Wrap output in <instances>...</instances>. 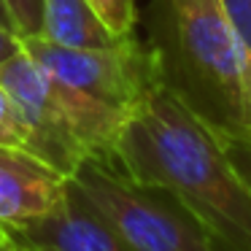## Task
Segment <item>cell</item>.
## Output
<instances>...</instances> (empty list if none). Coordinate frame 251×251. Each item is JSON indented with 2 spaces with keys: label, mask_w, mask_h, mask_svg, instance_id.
<instances>
[{
  "label": "cell",
  "mask_w": 251,
  "mask_h": 251,
  "mask_svg": "<svg viewBox=\"0 0 251 251\" xmlns=\"http://www.w3.org/2000/svg\"><path fill=\"white\" fill-rule=\"evenodd\" d=\"M0 81L17 100L35 138V157L71 178L87 159L111 162L125 111L71 87L25 49L0 62Z\"/></svg>",
  "instance_id": "3957f363"
},
{
  "label": "cell",
  "mask_w": 251,
  "mask_h": 251,
  "mask_svg": "<svg viewBox=\"0 0 251 251\" xmlns=\"http://www.w3.org/2000/svg\"><path fill=\"white\" fill-rule=\"evenodd\" d=\"M65 189L68 178L38 157L0 146V224L6 229L51 213Z\"/></svg>",
  "instance_id": "52a82bcc"
},
{
  "label": "cell",
  "mask_w": 251,
  "mask_h": 251,
  "mask_svg": "<svg viewBox=\"0 0 251 251\" xmlns=\"http://www.w3.org/2000/svg\"><path fill=\"white\" fill-rule=\"evenodd\" d=\"M87 3L98 11V17L116 35H122V38L135 35V27H138V3L135 0H87Z\"/></svg>",
  "instance_id": "30bf717a"
},
{
  "label": "cell",
  "mask_w": 251,
  "mask_h": 251,
  "mask_svg": "<svg viewBox=\"0 0 251 251\" xmlns=\"http://www.w3.org/2000/svg\"><path fill=\"white\" fill-rule=\"evenodd\" d=\"M8 11H11L14 22H17L19 38L41 33V22H44V0H6Z\"/></svg>",
  "instance_id": "7c38bea8"
},
{
  "label": "cell",
  "mask_w": 251,
  "mask_h": 251,
  "mask_svg": "<svg viewBox=\"0 0 251 251\" xmlns=\"http://www.w3.org/2000/svg\"><path fill=\"white\" fill-rule=\"evenodd\" d=\"M222 3L229 17V25L235 30V38H238L246 76H249V87H251V0H222Z\"/></svg>",
  "instance_id": "8fae6325"
},
{
  "label": "cell",
  "mask_w": 251,
  "mask_h": 251,
  "mask_svg": "<svg viewBox=\"0 0 251 251\" xmlns=\"http://www.w3.org/2000/svg\"><path fill=\"white\" fill-rule=\"evenodd\" d=\"M143 22L159 87L222 141L251 135V87L222 0H151Z\"/></svg>",
  "instance_id": "7a4b0ae2"
},
{
  "label": "cell",
  "mask_w": 251,
  "mask_h": 251,
  "mask_svg": "<svg viewBox=\"0 0 251 251\" xmlns=\"http://www.w3.org/2000/svg\"><path fill=\"white\" fill-rule=\"evenodd\" d=\"M0 27H6V30H11V33H17V22H14L11 11H8L6 0H0ZM17 35H19V33H17Z\"/></svg>",
  "instance_id": "2e32d148"
},
{
  "label": "cell",
  "mask_w": 251,
  "mask_h": 251,
  "mask_svg": "<svg viewBox=\"0 0 251 251\" xmlns=\"http://www.w3.org/2000/svg\"><path fill=\"white\" fill-rule=\"evenodd\" d=\"M224 149H227V157L235 165V170L240 173V178L251 186V135L224 141Z\"/></svg>",
  "instance_id": "4fadbf2b"
},
{
  "label": "cell",
  "mask_w": 251,
  "mask_h": 251,
  "mask_svg": "<svg viewBox=\"0 0 251 251\" xmlns=\"http://www.w3.org/2000/svg\"><path fill=\"white\" fill-rule=\"evenodd\" d=\"M111 165L173 192L229 251H251V186L229 162L222 138L165 87H154L132 108Z\"/></svg>",
  "instance_id": "6da1fadb"
},
{
  "label": "cell",
  "mask_w": 251,
  "mask_h": 251,
  "mask_svg": "<svg viewBox=\"0 0 251 251\" xmlns=\"http://www.w3.org/2000/svg\"><path fill=\"white\" fill-rule=\"evenodd\" d=\"M11 232L25 251H132L71 178L54 211L19 224Z\"/></svg>",
  "instance_id": "8992f818"
},
{
  "label": "cell",
  "mask_w": 251,
  "mask_h": 251,
  "mask_svg": "<svg viewBox=\"0 0 251 251\" xmlns=\"http://www.w3.org/2000/svg\"><path fill=\"white\" fill-rule=\"evenodd\" d=\"M0 251H25L22 243L14 238V232H11V229H6L3 224H0Z\"/></svg>",
  "instance_id": "9a60e30c"
},
{
  "label": "cell",
  "mask_w": 251,
  "mask_h": 251,
  "mask_svg": "<svg viewBox=\"0 0 251 251\" xmlns=\"http://www.w3.org/2000/svg\"><path fill=\"white\" fill-rule=\"evenodd\" d=\"M38 35L71 49H111L125 41L98 17L87 0H44Z\"/></svg>",
  "instance_id": "ba28073f"
},
{
  "label": "cell",
  "mask_w": 251,
  "mask_h": 251,
  "mask_svg": "<svg viewBox=\"0 0 251 251\" xmlns=\"http://www.w3.org/2000/svg\"><path fill=\"white\" fill-rule=\"evenodd\" d=\"M0 146L19 149V151H27L35 157L33 130L27 127L17 100H14L11 92L3 87V81H0Z\"/></svg>",
  "instance_id": "9c48e42d"
},
{
  "label": "cell",
  "mask_w": 251,
  "mask_h": 251,
  "mask_svg": "<svg viewBox=\"0 0 251 251\" xmlns=\"http://www.w3.org/2000/svg\"><path fill=\"white\" fill-rule=\"evenodd\" d=\"M22 49L57 78L125 114H132V108L159 87L154 54L138 35L111 49H71L41 35H27L22 38Z\"/></svg>",
  "instance_id": "5b68a950"
},
{
  "label": "cell",
  "mask_w": 251,
  "mask_h": 251,
  "mask_svg": "<svg viewBox=\"0 0 251 251\" xmlns=\"http://www.w3.org/2000/svg\"><path fill=\"white\" fill-rule=\"evenodd\" d=\"M19 49H22V38L17 33H11V30L0 27V62L8 60L11 54H17Z\"/></svg>",
  "instance_id": "5bb4252c"
},
{
  "label": "cell",
  "mask_w": 251,
  "mask_h": 251,
  "mask_svg": "<svg viewBox=\"0 0 251 251\" xmlns=\"http://www.w3.org/2000/svg\"><path fill=\"white\" fill-rule=\"evenodd\" d=\"M71 181L132 251H229L173 192L111 162L87 159Z\"/></svg>",
  "instance_id": "277c9868"
}]
</instances>
